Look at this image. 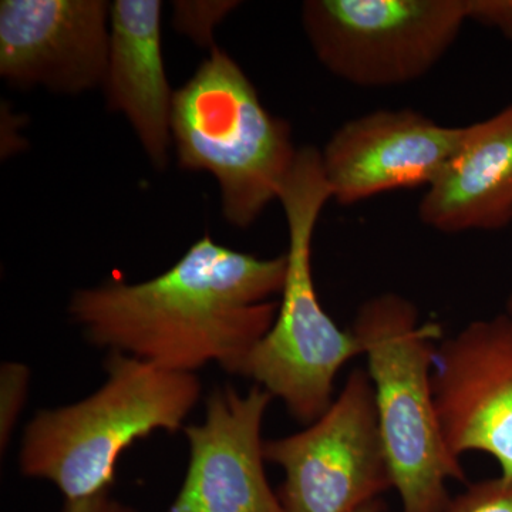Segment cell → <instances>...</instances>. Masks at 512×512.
<instances>
[{
	"label": "cell",
	"mask_w": 512,
	"mask_h": 512,
	"mask_svg": "<svg viewBox=\"0 0 512 512\" xmlns=\"http://www.w3.org/2000/svg\"><path fill=\"white\" fill-rule=\"evenodd\" d=\"M288 256L258 258L204 235L164 274L138 284L109 281L73 293L69 313L84 336L109 352L171 372L217 363L241 375L274 325Z\"/></svg>",
	"instance_id": "1"
},
{
	"label": "cell",
	"mask_w": 512,
	"mask_h": 512,
	"mask_svg": "<svg viewBox=\"0 0 512 512\" xmlns=\"http://www.w3.org/2000/svg\"><path fill=\"white\" fill-rule=\"evenodd\" d=\"M107 379L80 402L40 410L23 434V476L55 484L66 501L109 493L121 454L156 431L184 429L202 384L119 352L104 362Z\"/></svg>",
	"instance_id": "2"
},
{
	"label": "cell",
	"mask_w": 512,
	"mask_h": 512,
	"mask_svg": "<svg viewBox=\"0 0 512 512\" xmlns=\"http://www.w3.org/2000/svg\"><path fill=\"white\" fill-rule=\"evenodd\" d=\"M352 332L367 357L377 420L402 512H444L450 481L466 483L448 450L434 403L433 372L443 329L423 322L417 306L387 292L360 306Z\"/></svg>",
	"instance_id": "3"
},
{
	"label": "cell",
	"mask_w": 512,
	"mask_h": 512,
	"mask_svg": "<svg viewBox=\"0 0 512 512\" xmlns=\"http://www.w3.org/2000/svg\"><path fill=\"white\" fill-rule=\"evenodd\" d=\"M330 200L320 151L301 148L278 194L289 231L281 303L274 325L249 353L241 373L281 399L293 419L306 426L335 400L340 369L363 355L352 329H340L322 308L313 281V234Z\"/></svg>",
	"instance_id": "4"
},
{
	"label": "cell",
	"mask_w": 512,
	"mask_h": 512,
	"mask_svg": "<svg viewBox=\"0 0 512 512\" xmlns=\"http://www.w3.org/2000/svg\"><path fill=\"white\" fill-rule=\"evenodd\" d=\"M171 136L181 168L214 175L222 214L239 228L278 200L298 154L288 121L265 109L247 74L217 47L174 93Z\"/></svg>",
	"instance_id": "5"
},
{
	"label": "cell",
	"mask_w": 512,
	"mask_h": 512,
	"mask_svg": "<svg viewBox=\"0 0 512 512\" xmlns=\"http://www.w3.org/2000/svg\"><path fill=\"white\" fill-rule=\"evenodd\" d=\"M302 22L319 62L339 79L402 86L429 73L456 42L466 0H308Z\"/></svg>",
	"instance_id": "6"
},
{
	"label": "cell",
	"mask_w": 512,
	"mask_h": 512,
	"mask_svg": "<svg viewBox=\"0 0 512 512\" xmlns=\"http://www.w3.org/2000/svg\"><path fill=\"white\" fill-rule=\"evenodd\" d=\"M266 463L284 470L285 512H355L393 488L367 370L350 372L339 396L305 430L265 440Z\"/></svg>",
	"instance_id": "7"
},
{
	"label": "cell",
	"mask_w": 512,
	"mask_h": 512,
	"mask_svg": "<svg viewBox=\"0 0 512 512\" xmlns=\"http://www.w3.org/2000/svg\"><path fill=\"white\" fill-rule=\"evenodd\" d=\"M434 403L448 450L488 454L512 481V318L468 323L434 356Z\"/></svg>",
	"instance_id": "8"
},
{
	"label": "cell",
	"mask_w": 512,
	"mask_h": 512,
	"mask_svg": "<svg viewBox=\"0 0 512 512\" xmlns=\"http://www.w3.org/2000/svg\"><path fill=\"white\" fill-rule=\"evenodd\" d=\"M274 397L217 387L201 424L185 426L187 474L168 512H285L265 474L262 423Z\"/></svg>",
	"instance_id": "9"
},
{
	"label": "cell",
	"mask_w": 512,
	"mask_h": 512,
	"mask_svg": "<svg viewBox=\"0 0 512 512\" xmlns=\"http://www.w3.org/2000/svg\"><path fill=\"white\" fill-rule=\"evenodd\" d=\"M109 45L104 0L0 3V76L19 89L80 94L103 86Z\"/></svg>",
	"instance_id": "10"
},
{
	"label": "cell",
	"mask_w": 512,
	"mask_h": 512,
	"mask_svg": "<svg viewBox=\"0 0 512 512\" xmlns=\"http://www.w3.org/2000/svg\"><path fill=\"white\" fill-rule=\"evenodd\" d=\"M463 131L409 109L346 121L320 153L332 200L353 205L384 192L429 188L456 154Z\"/></svg>",
	"instance_id": "11"
},
{
	"label": "cell",
	"mask_w": 512,
	"mask_h": 512,
	"mask_svg": "<svg viewBox=\"0 0 512 512\" xmlns=\"http://www.w3.org/2000/svg\"><path fill=\"white\" fill-rule=\"evenodd\" d=\"M161 2L116 0L110 5V45L104 92L123 114L157 170L170 161L174 93L161 47Z\"/></svg>",
	"instance_id": "12"
},
{
	"label": "cell",
	"mask_w": 512,
	"mask_h": 512,
	"mask_svg": "<svg viewBox=\"0 0 512 512\" xmlns=\"http://www.w3.org/2000/svg\"><path fill=\"white\" fill-rule=\"evenodd\" d=\"M419 217L444 234L511 224L512 104L464 127L456 154L421 198Z\"/></svg>",
	"instance_id": "13"
},
{
	"label": "cell",
	"mask_w": 512,
	"mask_h": 512,
	"mask_svg": "<svg viewBox=\"0 0 512 512\" xmlns=\"http://www.w3.org/2000/svg\"><path fill=\"white\" fill-rule=\"evenodd\" d=\"M30 370L22 363L5 362L0 369V447L8 448L28 397Z\"/></svg>",
	"instance_id": "14"
},
{
	"label": "cell",
	"mask_w": 512,
	"mask_h": 512,
	"mask_svg": "<svg viewBox=\"0 0 512 512\" xmlns=\"http://www.w3.org/2000/svg\"><path fill=\"white\" fill-rule=\"evenodd\" d=\"M444 512H512V481L497 477L468 484Z\"/></svg>",
	"instance_id": "15"
},
{
	"label": "cell",
	"mask_w": 512,
	"mask_h": 512,
	"mask_svg": "<svg viewBox=\"0 0 512 512\" xmlns=\"http://www.w3.org/2000/svg\"><path fill=\"white\" fill-rule=\"evenodd\" d=\"M234 3H177L175 5V28L194 37L197 42H208L215 23L221 20Z\"/></svg>",
	"instance_id": "16"
},
{
	"label": "cell",
	"mask_w": 512,
	"mask_h": 512,
	"mask_svg": "<svg viewBox=\"0 0 512 512\" xmlns=\"http://www.w3.org/2000/svg\"><path fill=\"white\" fill-rule=\"evenodd\" d=\"M467 20L498 30L512 42V0H466Z\"/></svg>",
	"instance_id": "17"
},
{
	"label": "cell",
	"mask_w": 512,
	"mask_h": 512,
	"mask_svg": "<svg viewBox=\"0 0 512 512\" xmlns=\"http://www.w3.org/2000/svg\"><path fill=\"white\" fill-rule=\"evenodd\" d=\"M109 500V493H103L84 500L64 501L60 512H103L104 505Z\"/></svg>",
	"instance_id": "18"
},
{
	"label": "cell",
	"mask_w": 512,
	"mask_h": 512,
	"mask_svg": "<svg viewBox=\"0 0 512 512\" xmlns=\"http://www.w3.org/2000/svg\"><path fill=\"white\" fill-rule=\"evenodd\" d=\"M386 511V504L382 498H377V500L369 501L365 505L356 510L355 512H384Z\"/></svg>",
	"instance_id": "19"
},
{
	"label": "cell",
	"mask_w": 512,
	"mask_h": 512,
	"mask_svg": "<svg viewBox=\"0 0 512 512\" xmlns=\"http://www.w3.org/2000/svg\"><path fill=\"white\" fill-rule=\"evenodd\" d=\"M103 512H137L134 508L128 507V505H124L121 503H117V501L109 500L107 504L104 505Z\"/></svg>",
	"instance_id": "20"
},
{
	"label": "cell",
	"mask_w": 512,
	"mask_h": 512,
	"mask_svg": "<svg viewBox=\"0 0 512 512\" xmlns=\"http://www.w3.org/2000/svg\"><path fill=\"white\" fill-rule=\"evenodd\" d=\"M505 313L512 318V292L511 295L508 296L507 305H505Z\"/></svg>",
	"instance_id": "21"
}]
</instances>
